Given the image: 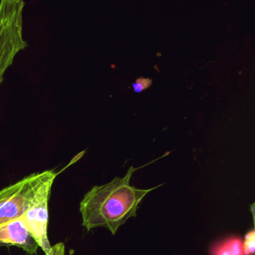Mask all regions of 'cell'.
<instances>
[{
    "label": "cell",
    "mask_w": 255,
    "mask_h": 255,
    "mask_svg": "<svg viewBox=\"0 0 255 255\" xmlns=\"http://www.w3.org/2000/svg\"><path fill=\"white\" fill-rule=\"evenodd\" d=\"M141 168L129 167L125 177H116L110 183L94 186L85 195L80 212L83 226L87 231L103 227L115 235L128 219L136 217L138 206L144 197L162 186L150 189L131 186L132 174Z\"/></svg>",
    "instance_id": "6da1fadb"
},
{
    "label": "cell",
    "mask_w": 255,
    "mask_h": 255,
    "mask_svg": "<svg viewBox=\"0 0 255 255\" xmlns=\"http://www.w3.org/2000/svg\"><path fill=\"white\" fill-rule=\"evenodd\" d=\"M22 0L0 2V84L14 58L27 47L23 38V9Z\"/></svg>",
    "instance_id": "7a4b0ae2"
},
{
    "label": "cell",
    "mask_w": 255,
    "mask_h": 255,
    "mask_svg": "<svg viewBox=\"0 0 255 255\" xmlns=\"http://www.w3.org/2000/svg\"><path fill=\"white\" fill-rule=\"evenodd\" d=\"M57 174L52 170L48 177L38 186L29 207L20 218L45 255H53V247L50 246L47 235L48 202L52 186Z\"/></svg>",
    "instance_id": "3957f363"
},
{
    "label": "cell",
    "mask_w": 255,
    "mask_h": 255,
    "mask_svg": "<svg viewBox=\"0 0 255 255\" xmlns=\"http://www.w3.org/2000/svg\"><path fill=\"white\" fill-rule=\"evenodd\" d=\"M52 170L34 173L0 191V225L20 219Z\"/></svg>",
    "instance_id": "277c9868"
},
{
    "label": "cell",
    "mask_w": 255,
    "mask_h": 255,
    "mask_svg": "<svg viewBox=\"0 0 255 255\" xmlns=\"http://www.w3.org/2000/svg\"><path fill=\"white\" fill-rule=\"evenodd\" d=\"M17 246L31 255L39 248L20 219L0 225V246Z\"/></svg>",
    "instance_id": "5b68a950"
},
{
    "label": "cell",
    "mask_w": 255,
    "mask_h": 255,
    "mask_svg": "<svg viewBox=\"0 0 255 255\" xmlns=\"http://www.w3.org/2000/svg\"><path fill=\"white\" fill-rule=\"evenodd\" d=\"M210 255H246L243 240L240 237H230L210 247Z\"/></svg>",
    "instance_id": "8992f818"
},
{
    "label": "cell",
    "mask_w": 255,
    "mask_h": 255,
    "mask_svg": "<svg viewBox=\"0 0 255 255\" xmlns=\"http://www.w3.org/2000/svg\"><path fill=\"white\" fill-rule=\"evenodd\" d=\"M255 230H251L245 236L243 240V247L246 255H254L255 249Z\"/></svg>",
    "instance_id": "52a82bcc"
},
{
    "label": "cell",
    "mask_w": 255,
    "mask_h": 255,
    "mask_svg": "<svg viewBox=\"0 0 255 255\" xmlns=\"http://www.w3.org/2000/svg\"><path fill=\"white\" fill-rule=\"evenodd\" d=\"M151 85V79L140 77L135 80V83H132V87L135 93H140V92H142L143 91L150 88Z\"/></svg>",
    "instance_id": "ba28073f"
}]
</instances>
